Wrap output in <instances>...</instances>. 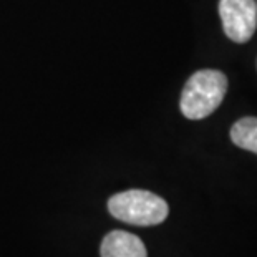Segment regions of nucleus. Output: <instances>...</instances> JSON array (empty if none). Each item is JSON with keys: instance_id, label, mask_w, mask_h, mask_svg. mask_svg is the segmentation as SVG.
Listing matches in <instances>:
<instances>
[{"instance_id": "nucleus-1", "label": "nucleus", "mask_w": 257, "mask_h": 257, "mask_svg": "<svg viewBox=\"0 0 257 257\" xmlns=\"http://www.w3.org/2000/svg\"><path fill=\"white\" fill-rule=\"evenodd\" d=\"M227 91V78L219 70H199L186 81L181 111L188 119H202L217 110Z\"/></svg>"}, {"instance_id": "nucleus-5", "label": "nucleus", "mask_w": 257, "mask_h": 257, "mask_svg": "<svg viewBox=\"0 0 257 257\" xmlns=\"http://www.w3.org/2000/svg\"><path fill=\"white\" fill-rule=\"evenodd\" d=\"M231 140L236 146L257 155V118L247 116L234 123L231 128Z\"/></svg>"}, {"instance_id": "nucleus-4", "label": "nucleus", "mask_w": 257, "mask_h": 257, "mask_svg": "<svg viewBox=\"0 0 257 257\" xmlns=\"http://www.w3.org/2000/svg\"><path fill=\"white\" fill-rule=\"evenodd\" d=\"M101 257H148V254L138 236L126 231H113L103 239Z\"/></svg>"}, {"instance_id": "nucleus-3", "label": "nucleus", "mask_w": 257, "mask_h": 257, "mask_svg": "<svg viewBox=\"0 0 257 257\" xmlns=\"http://www.w3.org/2000/svg\"><path fill=\"white\" fill-rule=\"evenodd\" d=\"M219 15L227 38L245 43L257 29V4L254 0H221Z\"/></svg>"}, {"instance_id": "nucleus-2", "label": "nucleus", "mask_w": 257, "mask_h": 257, "mask_svg": "<svg viewBox=\"0 0 257 257\" xmlns=\"http://www.w3.org/2000/svg\"><path fill=\"white\" fill-rule=\"evenodd\" d=\"M113 217L133 226H156L168 217V204L160 196L143 189H130L108 201Z\"/></svg>"}]
</instances>
